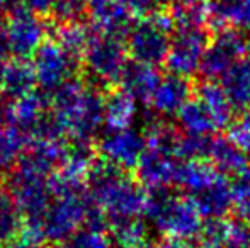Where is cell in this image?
<instances>
[{"instance_id":"4dcf8cb0","label":"cell","mask_w":250,"mask_h":248,"mask_svg":"<svg viewBox=\"0 0 250 248\" xmlns=\"http://www.w3.org/2000/svg\"><path fill=\"white\" fill-rule=\"evenodd\" d=\"M63 248H114V245L105 231L83 226L63 243Z\"/></svg>"},{"instance_id":"9a60e30c","label":"cell","mask_w":250,"mask_h":248,"mask_svg":"<svg viewBox=\"0 0 250 248\" xmlns=\"http://www.w3.org/2000/svg\"><path fill=\"white\" fill-rule=\"evenodd\" d=\"M191 100V83L188 78L175 75L162 76L150 99V107L157 116L170 117L177 116L179 111Z\"/></svg>"},{"instance_id":"e0dca14e","label":"cell","mask_w":250,"mask_h":248,"mask_svg":"<svg viewBox=\"0 0 250 248\" xmlns=\"http://www.w3.org/2000/svg\"><path fill=\"white\" fill-rule=\"evenodd\" d=\"M36 75L26 60H0V95L3 100H17L34 92Z\"/></svg>"},{"instance_id":"6da1fadb","label":"cell","mask_w":250,"mask_h":248,"mask_svg":"<svg viewBox=\"0 0 250 248\" xmlns=\"http://www.w3.org/2000/svg\"><path fill=\"white\" fill-rule=\"evenodd\" d=\"M87 192L94 206L107 218L109 226L146 212L148 192L125 170L111 163L96 162L87 177Z\"/></svg>"},{"instance_id":"5b68a950","label":"cell","mask_w":250,"mask_h":248,"mask_svg":"<svg viewBox=\"0 0 250 248\" xmlns=\"http://www.w3.org/2000/svg\"><path fill=\"white\" fill-rule=\"evenodd\" d=\"M51 177L17 163L7 179L9 195L24 219V235L36 242H41L40 223L53 199Z\"/></svg>"},{"instance_id":"74e56055","label":"cell","mask_w":250,"mask_h":248,"mask_svg":"<svg viewBox=\"0 0 250 248\" xmlns=\"http://www.w3.org/2000/svg\"><path fill=\"white\" fill-rule=\"evenodd\" d=\"M19 7H21L19 0H0V17L3 14H10L12 10L19 9Z\"/></svg>"},{"instance_id":"cb8c5ba5","label":"cell","mask_w":250,"mask_h":248,"mask_svg":"<svg viewBox=\"0 0 250 248\" xmlns=\"http://www.w3.org/2000/svg\"><path fill=\"white\" fill-rule=\"evenodd\" d=\"M198 204L199 211L203 212L204 218L208 219H221L233 204L231 197V184L227 179L220 177L216 182L199 195L192 197Z\"/></svg>"},{"instance_id":"ffe728a7","label":"cell","mask_w":250,"mask_h":248,"mask_svg":"<svg viewBox=\"0 0 250 248\" xmlns=\"http://www.w3.org/2000/svg\"><path fill=\"white\" fill-rule=\"evenodd\" d=\"M177 124L182 134L211 138V134L220 131L221 126L216 117L208 111V107L199 99H191L177 114Z\"/></svg>"},{"instance_id":"3957f363","label":"cell","mask_w":250,"mask_h":248,"mask_svg":"<svg viewBox=\"0 0 250 248\" xmlns=\"http://www.w3.org/2000/svg\"><path fill=\"white\" fill-rule=\"evenodd\" d=\"M51 186L53 199L41 218L40 236L41 240L65 243L82 226H85L92 202L82 184L68 182L58 175H53Z\"/></svg>"},{"instance_id":"d590c367","label":"cell","mask_w":250,"mask_h":248,"mask_svg":"<svg viewBox=\"0 0 250 248\" xmlns=\"http://www.w3.org/2000/svg\"><path fill=\"white\" fill-rule=\"evenodd\" d=\"M9 43H7L5 20L0 19V60H9Z\"/></svg>"},{"instance_id":"1f68e13d","label":"cell","mask_w":250,"mask_h":248,"mask_svg":"<svg viewBox=\"0 0 250 248\" xmlns=\"http://www.w3.org/2000/svg\"><path fill=\"white\" fill-rule=\"evenodd\" d=\"M227 139L244 153H250V109L244 111L228 124Z\"/></svg>"},{"instance_id":"f35d334b","label":"cell","mask_w":250,"mask_h":248,"mask_svg":"<svg viewBox=\"0 0 250 248\" xmlns=\"http://www.w3.org/2000/svg\"><path fill=\"white\" fill-rule=\"evenodd\" d=\"M165 2L174 5L175 9H186V7H192L196 3L203 2V0H165Z\"/></svg>"},{"instance_id":"7402d4cb","label":"cell","mask_w":250,"mask_h":248,"mask_svg":"<svg viewBox=\"0 0 250 248\" xmlns=\"http://www.w3.org/2000/svg\"><path fill=\"white\" fill-rule=\"evenodd\" d=\"M208 160L221 175L238 177L249 170L247 153L231 145L227 138H211Z\"/></svg>"},{"instance_id":"83f0119b","label":"cell","mask_w":250,"mask_h":248,"mask_svg":"<svg viewBox=\"0 0 250 248\" xmlns=\"http://www.w3.org/2000/svg\"><path fill=\"white\" fill-rule=\"evenodd\" d=\"M146 228L142 218L126 219L111 225V242L114 248H140L146 243Z\"/></svg>"},{"instance_id":"8992f818","label":"cell","mask_w":250,"mask_h":248,"mask_svg":"<svg viewBox=\"0 0 250 248\" xmlns=\"http://www.w3.org/2000/svg\"><path fill=\"white\" fill-rule=\"evenodd\" d=\"M174 29L172 14L162 10L153 16L138 19L126 36V50L133 61L157 66L165 61L170 48V33Z\"/></svg>"},{"instance_id":"e575fe53","label":"cell","mask_w":250,"mask_h":248,"mask_svg":"<svg viewBox=\"0 0 250 248\" xmlns=\"http://www.w3.org/2000/svg\"><path fill=\"white\" fill-rule=\"evenodd\" d=\"M19 3L21 7H24V9L40 16V14L51 12V7L55 3V0H19Z\"/></svg>"},{"instance_id":"f1b7e54d","label":"cell","mask_w":250,"mask_h":248,"mask_svg":"<svg viewBox=\"0 0 250 248\" xmlns=\"http://www.w3.org/2000/svg\"><path fill=\"white\" fill-rule=\"evenodd\" d=\"M24 228V219L9 194L0 192V248L9 245Z\"/></svg>"},{"instance_id":"7a4b0ae2","label":"cell","mask_w":250,"mask_h":248,"mask_svg":"<svg viewBox=\"0 0 250 248\" xmlns=\"http://www.w3.org/2000/svg\"><path fill=\"white\" fill-rule=\"evenodd\" d=\"M51 114L70 139L92 141L104 124V94L75 78L51 94Z\"/></svg>"},{"instance_id":"52a82bcc","label":"cell","mask_w":250,"mask_h":248,"mask_svg":"<svg viewBox=\"0 0 250 248\" xmlns=\"http://www.w3.org/2000/svg\"><path fill=\"white\" fill-rule=\"evenodd\" d=\"M128 50L121 39L109 38L94 31V36L83 53V65L89 76L97 85H111L119 82L126 65Z\"/></svg>"},{"instance_id":"4fadbf2b","label":"cell","mask_w":250,"mask_h":248,"mask_svg":"<svg viewBox=\"0 0 250 248\" xmlns=\"http://www.w3.org/2000/svg\"><path fill=\"white\" fill-rule=\"evenodd\" d=\"M177 163V156L146 148L138 167H136L138 182L150 192L174 186Z\"/></svg>"},{"instance_id":"5bb4252c","label":"cell","mask_w":250,"mask_h":248,"mask_svg":"<svg viewBox=\"0 0 250 248\" xmlns=\"http://www.w3.org/2000/svg\"><path fill=\"white\" fill-rule=\"evenodd\" d=\"M92 29L99 34L116 39H125L135 24V16L125 0H105L104 3L90 9Z\"/></svg>"},{"instance_id":"7c38bea8","label":"cell","mask_w":250,"mask_h":248,"mask_svg":"<svg viewBox=\"0 0 250 248\" xmlns=\"http://www.w3.org/2000/svg\"><path fill=\"white\" fill-rule=\"evenodd\" d=\"M145 150V134L133 128L118 129V131L107 129V133H104L97 143V152L102 160L125 172L133 169L136 170Z\"/></svg>"},{"instance_id":"d4e9b609","label":"cell","mask_w":250,"mask_h":248,"mask_svg":"<svg viewBox=\"0 0 250 248\" xmlns=\"http://www.w3.org/2000/svg\"><path fill=\"white\" fill-rule=\"evenodd\" d=\"M196 99H199L208 107V111L216 117L221 129L228 128V124L233 119L235 109L231 107L230 100H228L227 94H225L220 82H216V80H206V82H203L198 87Z\"/></svg>"},{"instance_id":"9c48e42d","label":"cell","mask_w":250,"mask_h":248,"mask_svg":"<svg viewBox=\"0 0 250 248\" xmlns=\"http://www.w3.org/2000/svg\"><path fill=\"white\" fill-rule=\"evenodd\" d=\"M36 83L44 94H55L58 89L75 80L79 72V58L60 46L56 41H46L33 57Z\"/></svg>"},{"instance_id":"ba28073f","label":"cell","mask_w":250,"mask_h":248,"mask_svg":"<svg viewBox=\"0 0 250 248\" xmlns=\"http://www.w3.org/2000/svg\"><path fill=\"white\" fill-rule=\"evenodd\" d=\"M209 44L206 27L177 26L170 38V48L165 58L170 75L189 78L201 70L204 53Z\"/></svg>"},{"instance_id":"8fae6325","label":"cell","mask_w":250,"mask_h":248,"mask_svg":"<svg viewBox=\"0 0 250 248\" xmlns=\"http://www.w3.org/2000/svg\"><path fill=\"white\" fill-rule=\"evenodd\" d=\"M249 43L242 31L225 27L209 41L199 72L206 80H218L247 55Z\"/></svg>"},{"instance_id":"ab89813d","label":"cell","mask_w":250,"mask_h":248,"mask_svg":"<svg viewBox=\"0 0 250 248\" xmlns=\"http://www.w3.org/2000/svg\"><path fill=\"white\" fill-rule=\"evenodd\" d=\"M164 248H194V247L189 242H186V240H167Z\"/></svg>"},{"instance_id":"d6a6232c","label":"cell","mask_w":250,"mask_h":248,"mask_svg":"<svg viewBox=\"0 0 250 248\" xmlns=\"http://www.w3.org/2000/svg\"><path fill=\"white\" fill-rule=\"evenodd\" d=\"M87 12L85 0H55L51 7V14L62 24L80 22L82 16Z\"/></svg>"},{"instance_id":"ac0fdd59","label":"cell","mask_w":250,"mask_h":248,"mask_svg":"<svg viewBox=\"0 0 250 248\" xmlns=\"http://www.w3.org/2000/svg\"><path fill=\"white\" fill-rule=\"evenodd\" d=\"M220 177H223L208 160H179L174 186L181 187L191 197L209 189Z\"/></svg>"},{"instance_id":"484cf974","label":"cell","mask_w":250,"mask_h":248,"mask_svg":"<svg viewBox=\"0 0 250 248\" xmlns=\"http://www.w3.org/2000/svg\"><path fill=\"white\" fill-rule=\"evenodd\" d=\"M27 139L17 129L0 126V173H10L19 163Z\"/></svg>"},{"instance_id":"44dd1931","label":"cell","mask_w":250,"mask_h":248,"mask_svg":"<svg viewBox=\"0 0 250 248\" xmlns=\"http://www.w3.org/2000/svg\"><path fill=\"white\" fill-rule=\"evenodd\" d=\"M138 116V102L125 90H112L104 95V124L109 131L128 129Z\"/></svg>"},{"instance_id":"60d3db41","label":"cell","mask_w":250,"mask_h":248,"mask_svg":"<svg viewBox=\"0 0 250 248\" xmlns=\"http://www.w3.org/2000/svg\"><path fill=\"white\" fill-rule=\"evenodd\" d=\"M140 248H164V247H158V245H155V243H145V245H142Z\"/></svg>"},{"instance_id":"2e32d148","label":"cell","mask_w":250,"mask_h":248,"mask_svg":"<svg viewBox=\"0 0 250 248\" xmlns=\"http://www.w3.org/2000/svg\"><path fill=\"white\" fill-rule=\"evenodd\" d=\"M94 163H96V148L92 146V143L66 139L62 163L55 175L68 182L82 184L83 179L89 177Z\"/></svg>"},{"instance_id":"f546056e","label":"cell","mask_w":250,"mask_h":248,"mask_svg":"<svg viewBox=\"0 0 250 248\" xmlns=\"http://www.w3.org/2000/svg\"><path fill=\"white\" fill-rule=\"evenodd\" d=\"M231 209L237 214L238 221L250 226V170L235 177L231 182Z\"/></svg>"},{"instance_id":"277c9868","label":"cell","mask_w":250,"mask_h":248,"mask_svg":"<svg viewBox=\"0 0 250 248\" xmlns=\"http://www.w3.org/2000/svg\"><path fill=\"white\" fill-rule=\"evenodd\" d=\"M145 216L158 233L168 240L198 238L204 228V216L196 201L188 194H172L167 189L148 192Z\"/></svg>"},{"instance_id":"4316f807","label":"cell","mask_w":250,"mask_h":248,"mask_svg":"<svg viewBox=\"0 0 250 248\" xmlns=\"http://www.w3.org/2000/svg\"><path fill=\"white\" fill-rule=\"evenodd\" d=\"M92 36V26H87L83 22L62 24L56 31V43L80 60V57H83V53H85Z\"/></svg>"},{"instance_id":"8d00e7d4","label":"cell","mask_w":250,"mask_h":248,"mask_svg":"<svg viewBox=\"0 0 250 248\" xmlns=\"http://www.w3.org/2000/svg\"><path fill=\"white\" fill-rule=\"evenodd\" d=\"M3 248H41V247H40V242H36V240L24 235L22 238H16L14 242H10L9 245H5Z\"/></svg>"},{"instance_id":"603a6c76","label":"cell","mask_w":250,"mask_h":248,"mask_svg":"<svg viewBox=\"0 0 250 248\" xmlns=\"http://www.w3.org/2000/svg\"><path fill=\"white\" fill-rule=\"evenodd\" d=\"M211 26L250 31V0H209Z\"/></svg>"},{"instance_id":"d6986e66","label":"cell","mask_w":250,"mask_h":248,"mask_svg":"<svg viewBox=\"0 0 250 248\" xmlns=\"http://www.w3.org/2000/svg\"><path fill=\"white\" fill-rule=\"evenodd\" d=\"M160 80L162 75L155 66L131 61L126 65L119 83H121V90L129 94L136 102L148 104Z\"/></svg>"},{"instance_id":"30bf717a","label":"cell","mask_w":250,"mask_h":248,"mask_svg":"<svg viewBox=\"0 0 250 248\" xmlns=\"http://www.w3.org/2000/svg\"><path fill=\"white\" fill-rule=\"evenodd\" d=\"M9 53L14 60H27L46 43L48 26L38 14L19 7L5 20Z\"/></svg>"},{"instance_id":"836d02e7","label":"cell","mask_w":250,"mask_h":248,"mask_svg":"<svg viewBox=\"0 0 250 248\" xmlns=\"http://www.w3.org/2000/svg\"><path fill=\"white\" fill-rule=\"evenodd\" d=\"M223 248H250V226L245 223H230L228 238Z\"/></svg>"}]
</instances>
